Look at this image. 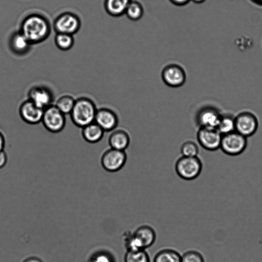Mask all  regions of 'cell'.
Returning <instances> with one entry per match:
<instances>
[{
	"label": "cell",
	"mask_w": 262,
	"mask_h": 262,
	"mask_svg": "<svg viewBox=\"0 0 262 262\" xmlns=\"http://www.w3.org/2000/svg\"><path fill=\"white\" fill-rule=\"evenodd\" d=\"M51 30L48 19L37 13L26 16L21 23L19 30L32 45L39 43L47 39Z\"/></svg>",
	"instance_id": "cell-1"
},
{
	"label": "cell",
	"mask_w": 262,
	"mask_h": 262,
	"mask_svg": "<svg viewBox=\"0 0 262 262\" xmlns=\"http://www.w3.org/2000/svg\"><path fill=\"white\" fill-rule=\"evenodd\" d=\"M157 238L155 230L150 226H140L133 231H125L123 235L126 251L146 250L154 245Z\"/></svg>",
	"instance_id": "cell-2"
},
{
	"label": "cell",
	"mask_w": 262,
	"mask_h": 262,
	"mask_svg": "<svg viewBox=\"0 0 262 262\" xmlns=\"http://www.w3.org/2000/svg\"><path fill=\"white\" fill-rule=\"evenodd\" d=\"M97 110L95 103L90 98H78L70 114L71 121L75 126L82 128L94 122Z\"/></svg>",
	"instance_id": "cell-3"
},
{
	"label": "cell",
	"mask_w": 262,
	"mask_h": 262,
	"mask_svg": "<svg viewBox=\"0 0 262 262\" xmlns=\"http://www.w3.org/2000/svg\"><path fill=\"white\" fill-rule=\"evenodd\" d=\"M202 162L198 156L179 158L175 163L177 174L182 179L192 180L196 179L202 170Z\"/></svg>",
	"instance_id": "cell-4"
},
{
	"label": "cell",
	"mask_w": 262,
	"mask_h": 262,
	"mask_svg": "<svg viewBox=\"0 0 262 262\" xmlns=\"http://www.w3.org/2000/svg\"><path fill=\"white\" fill-rule=\"evenodd\" d=\"M247 145V138L234 131L222 135L220 148L227 155L236 156L242 154Z\"/></svg>",
	"instance_id": "cell-5"
},
{
	"label": "cell",
	"mask_w": 262,
	"mask_h": 262,
	"mask_svg": "<svg viewBox=\"0 0 262 262\" xmlns=\"http://www.w3.org/2000/svg\"><path fill=\"white\" fill-rule=\"evenodd\" d=\"M41 122L49 132L58 133L61 132L66 126V115L53 104L43 110Z\"/></svg>",
	"instance_id": "cell-6"
},
{
	"label": "cell",
	"mask_w": 262,
	"mask_h": 262,
	"mask_svg": "<svg viewBox=\"0 0 262 262\" xmlns=\"http://www.w3.org/2000/svg\"><path fill=\"white\" fill-rule=\"evenodd\" d=\"M259 120L257 116L250 111H242L235 115V130L248 138L257 130Z\"/></svg>",
	"instance_id": "cell-7"
},
{
	"label": "cell",
	"mask_w": 262,
	"mask_h": 262,
	"mask_svg": "<svg viewBox=\"0 0 262 262\" xmlns=\"http://www.w3.org/2000/svg\"><path fill=\"white\" fill-rule=\"evenodd\" d=\"M81 27V20L75 14L65 12L59 14L53 23V28L56 33H65L73 35Z\"/></svg>",
	"instance_id": "cell-8"
},
{
	"label": "cell",
	"mask_w": 262,
	"mask_h": 262,
	"mask_svg": "<svg viewBox=\"0 0 262 262\" xmlns=\"http://www.w3.org/2000/svg\"><path fill=\"white\" fill-rule=\"evenodd\" d=\"M126 159L127 156L124 150L110 147L102 154L100 163L106 171L114 172L120 170L124 166Z\"/></svg>",
	"instance_id": "cell-9"
},
{
	"label": "cell",
	"mask_w": 262,
	"mask_h": 262,
	"mask_svg": "<svg viewBox=\"0 0 262 262\" xmlns=\"http://www.w3.org/2000/svg\"><path fill=\"white\" fill-rule=\"evenodd\" d=\"M222 137V135L216 127H200L196 134L199 144L209 151L220 149Z\"/></svg>",
	"instance_id": "cell-10"
},
{
	"label": "cell",
	"mask_w": 262,
	"mask_h": 262,
	"mask_svg": "<svg viewBox=\"0 0 262 262\" xmlns=\"http://www.w3.org/2000/svg\"><path fill=\"white\" fill-rule=\"evenodd\" d=\"M161 76L163 82L171 88H178L183 85L186 78L184 69L176 64H168L164 67Z\"/></svg>",
	"instance_id": "cell-11"
},
{
	"label": "cell",
	"mask_w": 262,
	"mask_h": 262,
	"mask_svg": "<svg viewBox=\"0 0 262 262\" xmlns=\"http://www.w3.org/2000/svg\"><path fill=\"white\" fill-rule=\"evenodd\" d=\"M43 110L29 99L24 101L19 105L18 113L23 121L30 125H36L41 121Z\"/></svg>",
	"instance_id": "cell-12"
},
{
	"label": "cell",
	"mask_w": 262,
	"mask_h": 262,
	"mask_svg": "<svg viewBox=\"0 0 262 262\" xmlns=\"http://www.w3.org/2000/svg\"><path fill=\"white\" fill-rule=\"evenodd\" d=\"M28 99L35 105L44 110L53 104V94L50 89L43 85H35L30 89L28 93Z\"/></svg>",
	"instance_id": "cell-13"
},
{
	"label": "cell",
	"mask_w": 262,
	"mask_h": 262,
	"mask_svg": "<svg viewBox=\"0 0 262 262\" xmlns=\"http://www.w3.org/2000/svg\"><path fill=\"white\" fill-rule=\"evenodd\" d=\"M94 122L104 132L113 131L118 124V117L112 110L101 107L97 108Z\"/></svg>",
	"instance_id": "cell-14"
},
{
	"label": "cell",
	"mask_w": 262,
	"mask_h": 262,
	"mask_svg": "<svg viewBox=\"0 0 262 262\" xmlns=\"http://www.w3.org/2000/svg\"><path fill=\"white\" fill-rule=\"evenodd\" d=\"M222 113L216 107L206 106L197 113L195 121L200 127H216Z\"/></svg>",
	"instance_id": "cell-15"
},
{
	"label": "cell",
	"mask_w": 262,
	"mask_h": 262,
	"mask_svg": "<svg viewBox=\"0 0 262 262\" xmlns=\"http://www.w3.org/2000/svg\"><path fill=\"white\" fill-rule=\"evenodd\" d=\"M9 45L11 51L18 56L27 54L30 51L32 46L19 30L12 34L9 39Z\"/></svg>",
	"instance_id": "cell-16"
},
{
	"label": "cell",
	"mask_w": 262,
	"mask_h": 262,
	"mask_svg": "<svg viewBox=\"0 0 262 262\" xmlns=\"http://www.w3.org/2000/svg\"><path fill=\"white\" fill-rule=\"evenodd\" d=\"M130 143V137L126 131L121 129H114L108 137V144L111 148L124 150Z\"/></svg>",
	"instance_id": "cell-17"
},
{
	"label": "cell",
	"mask_w": 262,
	"mask_h": 262,
	"mask_svg": "<svg viewBox=\"0 0 262 262\" xmlns=\"http://www.w3.org/2000/svg\"><path fill=\"white\" fill-rule=\"evenodd\" d=\"M83 139L90 143H96L103 137L105 132L96 123L93 122L81 128Z\"/></svg>",
	"instance_id": "cell-18"
},
{
	"label": "cell",
	"mask_w": 262,
	"mask_h": 262,
	"mask_svg": "<svg viewBox=\"0 0 262 262\" xmlns=\"http://www.w3.org/2000/svg\"><path fill=\"white\" fill-rule=\"evenodd\" d=\"M130 0H105L104 8L106 12L114 17L124 14Z\"/></svg>",
	"instance_id": "cell-19"
},
{
	"label": "cell",
	"mask_w": 262,
	"mask_h": 262,
	"mask_svg": "<svg viewBox=\"0 0 262 262\" xmlns=\"http://www.w3.org/2000/svg\"><path fill=\"white\" fill-rule=\"evenodd\" d=\"M223 135L235 130V115L227 113H222L216 127Z\"/></svg>",
	"instance_id": "cell-20"
},
{
	"label": "cell",
	"mask_w": 262,
	"mask_h": 262,
	"mask_svg": "<svg viewBox=\"0 0 262 262\" xmlns=\"http://www.w3.org/2000/svg\"><path fill=\"white\" fill-rule=\"evenodd\" d=\"M153 262H181V255L174 249H163L155 254Z\"/></svg>",
	"instance_id": "cell-21"
},
{
	"label": "cell",
	"mask_w": 262,
	"mask_h": 262,
	"mask_svg": "<svg viewBox=\"0 0 262 262\" xmlns=\"http://www.w3.org/2000/svg\"><path fill=\"white\" fill-rule=\"evenodd\" d=\"M76 99L69 95H63L59 97L55 102L54 105L64 115L70 114Z\"/></svg>",
	"instance_id": "cell-22"
},
{
	"label": "cell",
	"mask_w": 262,
	"mask_h": 262,
	"mask_svg": "<svg viewBox=\"0 0 262 262\" xmlns=\"http://www.w3.org/2000/svg\"><path fill=\"white\" fill-rule=\"evenodd\" d=\"M144 9L142 5L137 1L129 2L125 13L126 16L132 20H138L143 16Z\"/></svg>",
	"instance_id": "cell-23"
},
{
	"label": "cell",
	"mask_w": 262,
	"mask_h": 262,
	"mask_svg": "<svg viewBox=\"0 0 262 262\" xmlns=\"http://www.w3.org/2000/svg\"><path fill=\"white\" fill-rule=\"evenodd\" d=\"M54 41L56 47L62 51L71 49L74 43L73 35L65 33H56Z\"/></svg>",
	"instance_id": "cell-24"
},
{
	"label": "cell",
	"mask_w": 262,
	"mask_h": 262,
	"mask_svg": "<svg viewBox=\"0 0 262 262\" xmlns=\"http://www.w3.org/2000/svg\"><path fill=\"white\" fill-rule=\"evenodd\" d=\"M124 262H150V259L146 250L126 251Z\"/></svg>",
	"instance_id": "cell-25"
},
{
	"label": "cell",
	"mask_w": 262,
	"mask_h": 262,
	"mask_svg": "<svg viewBox=\"0 0 262 262\" xmlns=\"http://www.w3.org/2000/svg\"><path fill=\"white\" fill-rule=\"evenodd\" d=\"M180 151L183 156L196 157L199 152L198 144L192 140H187L181 145Z\"/></svg>",
	"instance_id": "cell-26"
},
{
	"label": "cell",
	"mask_w": 262,
	"mask_h": 262,
	"mask_svg": "<svg viewBox=\"0 0 262 262\" xmlns=\"http://www.w3.org/2000/svg\"><path fill=\"white\" fill-rule=\"evenodd\" d=\"M181 262H205V259L199 251L190 250L181 255Z\"/></svg>",
	"instance_id": "cell-27"
},
{
	"label": "cell",
	"mask_w": 262,
	"mask_h": 262,
	"mask_svg": "<svg viewBox=\"0 0 262 262\" xmlns=\"http://www.w3.org/2000/svg\"><path fill=\"white\" fill-rule=\"evenodd\" d=\"M88 262H116L113 254L108 251H101L95 254Z\"/></svg>",
	"instance_id": "cell-28"
},
{
	"label": "cell",
	"mask_w": 262,
	"mask_h": 262,
	"mask_svg": "<svg viewBox=\"0 0 262 262\" xmlns=\"http://www.w3.org/2000/svg\"><path fill=\"white\" fill-rule=\"evenodd\" d=\"M8 157L6 152L4 150L0 151V169L6 165Z\"/></svg>",
	"instance_id": "cell-29"
},
{
	"label": "cell",
	"mask_w": 262,
	"mask_h": 262,
	"mask_svg": "<svg viewBox=\"0 0 262 262\" xmlns=\"http://www.w3.org/2000/svg\"><path fill=\"white\" fill-rule=\"evenodd\" d=\"M5 138L4 134L0 131V151L4 150L5 146Z\"/></svg>",
	"instance_id": "cell-30"
},
{
	"label": "cell",
	"mask_w": 262,
	"mask_h": 262,
	"mask_svg": "<svg viewBox=\"0 0 262 262\" xmlns=\"http://www.w3.org/2000/svg\"><path fill=\"white\" fill-rule=\"evenodd\" d=\"M190 0H170L174 5L177 6H183L187 4Z\"/></svg>",
	"instance_id": "cell-31"
},
{
	"label": "cell",
	"mask_w": 262,
	"mask_h": 262,
	"mask_svg": "<svg viewBox=\"0 0 262 262\" xmlns=\"http://www.w3.org/2000/svg\"><path fill=\"white\" fill-rule=\"evenodd\" d=\"M23 262H42L41 260L36 257H30L25 259Z\"/></svg>",
	"instance_id": "cell-32"
},
{
	"label": "cell",
	"mask_w": 262,
	"mask_h": 262,
	"mask_svg": "<svg viewBox=\"0 0 262 262\" xmlns=\"http://www.w3.org/2000/svg\"><path fill=\"white\" fill-rule=\"evenodd\" d=\"M252 3L258 6H262V0H250Z\"/></svg>",
	"instance_id": "cell-33"
},
{
	"label": "cell",
	"mask_w": 262,
	"mask_h": 262,
	"mask_svg": "<svg viewBox=\"0 0 262 262\" xmlns=\"http://www.w3.org/2000/svg\"><path fill=\"white\" fill-rule=\"evenodd\" d=\"M191 1L196 4H201L205 1V0H191Z\"/></svg>",
	"instance_id": "cell-34"
}]
</instances>
